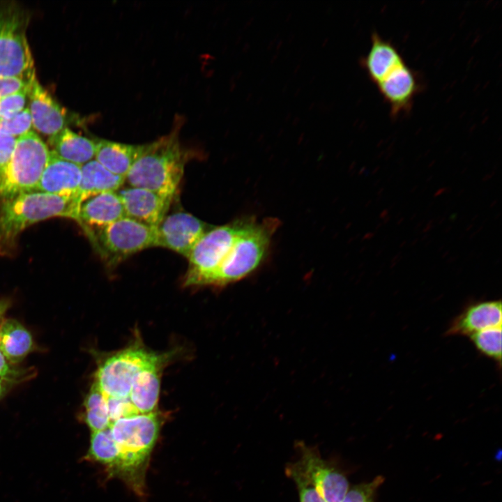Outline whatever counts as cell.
Instances as JSON below:
<instances>
[{
	"mask_svg": "<svg viewBox=\"0 0 502 502\" xmlns=\"http://www.w3.org/2000/svg\"><path fill=\"white\" fill-rule=\"evenodd\" d=\"M165 418L155 411L116 420L109 427L119 455L107 474L121 480L137 496L145 495L146 471Z\"/></svg>",
	"mask_w": 502,
	"mask_h": 502,
	"instance_id": "cell-1",
	"label": "cell"
},
{
	"mask_svg": "<svg viewBox=\"0 0 502 502\" xmlns=\"http://www.w3.org/2000/svg\"><path fill=\"white\" fill-rule=\"evenodd\" d=\"M179 119L171 132L144 144L125 177L128 186L147 189L173 199L184 173L187 151L179 139Z\"/></svg>",
	"mask_w": 502,
	"mask_h": 502,
	"instance_id": "cell-2",
	"label": "cell"
},
{
	"mask_svg": "<svg viewBox=\"0 0 502 502\" xmlns=\"http://www.w3.org/2000/svg\"><path fill=\"white\" fill-rule=\"evenodd\" d=\"M77 197H60L38 191L0 200V256L10 254L20 234L29 226L55 217L77 222Z\"/></svg>",
	"mask_w": 502,
	"mask_h": 502,
	"instance_id": "cell-3",
	"label": "cell"
},
{
	"mask_svg": "<svg viewBox=\"0 0 502 502\" xmlns=\"http://www.w3.org/2000/svg\"><path fill=\"white\" fill-rule=\"evenodd\" d=\"M280 225L276 218L253 219L238 237L220 266L200 286L224 287L247 277L261 264Z\"/></svg>",
	"mask_w": 502,
	"mask_h": 502,
	"instance_id": "cell-4",
	"label": "cell"
},
{
	"mask_svg": "<svg viewBox=\"0 0 502 502\" xmlns=\"http://www.w3.org/2000/svg\"><path fill=\"white\" fill-rule=\"evenodd\" d=\"M28 12L16 3H0V78L30 80L36 74L26 38Z\"/></svg>",
	"mask_w": 502,
	"mask_h": 502,
	"instance_id": "cell-5",
	"label": "cell"
},
{
	"mask_svg": "<svg viewBox=\"0 0 502 502\" xmlns=\"http://www.w3.org/2000/svg\"><path fill=\"white\" fill-rule=\"evenodd\" d=\"M50 152L32 130L17 137L12 156L0 176V200L36 191Z\"/></svg>",
	"mask_w": 502,
	"mask_h": 502,
	"instance_id": "cell-6",
	"label": "cell"
},
{
	"mask_svg": "<svg viewBox=\"0 0 502 502\" xmlns=\"http://www.w3.org/2000/svg\"><path fill=\"white\" fill-rule=\"evenodd\" d=\"M172 356L145 348L139 340L104 359L98 365L94 381L108 397H129L136 374L144 368Z\"/></svg>",
	"mask_w": 502,
	"mask_h": 502,
	"instance_id": "cell-7",
	"label": "cell"
},
{
	"mask_svg": "<svg viewBox=\"0 0 502 502\" xmlns=\"http://www.w3.org/2000/svg\"><path fill=\"white\" fill-rule=\"evenodd\" d=\"M156 228L123 217L86 235L106 264L114 266L139 251L156 247Z\"/></svg>",
	"mask_w": 502,
	"mask_h": 502,
	"instance_id": "cell-8",
	"label": "cell"
},
{
	"mask_svg": "<svg viewBox=\"0 0 502 502\" xmlns=\"http://www.w3.org/2000/svg\"><path fill=\"white\" fill-rule=\"evenodd\" d=\"M253 219L241 218L207 231L188 257L189 266L183 284L200 286L204 279L220 266L238 237Z\"/></svg>",
	"mask_w": 502,
	"mask_h": 502,
	"instance_id": "cell-9",
	"label": "cell"
},
{
	"mask_svg": "<svg viewBox=\"0 0 502 502\" xmlns=\"http://www.w3.org/2000/svg\"><path fill=\"white\" fill-rule=\"evenodd\" d=\"M210 229L208 225L185 212L166 215L156 228V247L174 251L188 258L197 241Z\"/></svg>",
	"mask_w": 502,
	"mask_h": 502,
	"instance_id": "cell-10",
	"label": "cell"
},
{
	"mask_svg": "<svg viewBox=\"0 0 502 502\" xmlns=\"http://www.w3.org/2000/svg\"><path fill=\"white\" fill-rule=\"evenodd\" d=\"M298 461L319 494L326 502H341L349 490L345 476L311 448L301 446Z\"/></svg>",
	"mask_w": 502,
	"mask_h": 502,
	"instance_id": "cell-11",
	"label": "cell"
},
{
	"mask_svg": "<svg viewBox=\"0 0 502 502\" xmlns=\"http://www.w3.org/2000/svg\"><path fill=\"white\" fill-rule=\"evenodd\" d=\"M120 197L126 217L144 225L158 227L164 218L172 199L155 192L136 187L121 188Z\"/></svg>",
	"mask_w": 502,
	"mask_h": 502,
	"instance_id": "cell-12",
	"label": "cell"
},
{
	"mask_svg": "<svg viewBox=\"0 0 502 502\" xmlns=\"http://www.w3.org/2000/svg\"><path fill=\"white\" fill-rule=\"evenodd\" d=\"M27 95L32 126L37 131L51 137L66 128L65 111L39 83L36 74L29 81Z\"/></svg>",
	"mask_w": 502,
	"mask_h": 502,
	"instance_id": "cell-13",
	"label": "cell"
},
{
	"mask_svg": "<svg viewBox=\"0 0 502 502\" xmlns=\"http://www.w3.org/2000/svg\"><path fill=\"white\" fill-rule=\"evenodd\" d=\"M393 116L409 112L421 89L418 74L406 63L395 68L376 85Z\"/></svg>",
	"mask_w": 502,
	"mask_h": 502,
	"instance_id": "cell-14",
	"label": "cell"
},
{
	"mask_svg": "<svg viewBox=\"0 0 502 502\" xmlns=\"http://www.w3.org/2000/svg\"><path fill=\"white\" fill-rule=\"evenodd\" d=\"M126 217L121 199L116 192L90 197L79 206L77 222L86 234L100 230Z\"/></svg>",
	"mask_w": 502,
	"mask_h": 502,
	"instance_id": "cell-15",
	"label": "cell"
},
{
	"mask_svg": "<svg viewBox=\"0 0 502 502\" xmlns=\"http://www.w3.org/2000/svg\"><path fill=\"white\" fill-rule=\"evenodd\" d=\"M81 177V165L66 161L50 151L36 191L60 197H77Z\"/></svg>",
	"mask_w": 502,
	"mask_h": 502,
	"instance_id": "cell-16",
	"label": "cell"
},
{
	"mask_svg": "<svg viewBox=\"0 0 502 502\" xmlns=\"http://www.w3.org/2000/svg\"><path fill=\"white\" fill-rule=\"evenodd\" d=\"M501 313L500 300L472 303L452 321L446 335L470 336L485 329L501 326Z\"/></svg>",
	"mask_w": 502,
	"mask_h": 502,
	"instance_id": "cell-17",
	"label": "cell"
},
{
	"mask_svg": "<svg viewBox=\"0 0 502 502\" xmlns=\"http://www.w3.org/2000/svg\"><path fill=\"white\" fill-rule=\"evenodd\" d=\"M171 357L144 368L135 376L129 393V399L139 413H148L156 411L160 396L162 370Z\"/></svg>",
	"mask_w": 502,
	"mask_h": 502,
	"instance_id": "cell-18",
	"label": "cell"
},
{
	"mask_svg": "<svg viewBox=\"0 0 502 502\" xmlns=\"http://www.w3.org/2000/svg\"><path fill=\"white\" fill-rule=\"evenodd\" d=\"M361 63L368 77L376 85L406 62L395 45L374 32L371 37L369 52Z\"/></svg>",
	"mask_w": 502,
	"mask_h": 502,
	"instance_id": "cell-19",
	"label": "cell"
},
{
	"mask_svg": "<svg viewBox=\"0 0 502 502\" xmlns=\"http://www.w3.org/2000/svg\"><path fill=\"white\" fill-rule=\"evenodd\" d=\"M94 159L110 172L126 177L143 151L144 144H130L104 139H95Z\"/></svg>",
	"mask_w": 502,
	"mask_h": 502,
	"instance_id": "cell-20",
	"label": "cell"
},
{
	"mask_svg": "<svg viewBox=\"0 0 502 502\" xmlns=\"http://www.w3.org/2000/svg\"><path fill=\"white\" fill-rule=\"evenodd\" d=\"M52 151L59 158L82 165L95 158L96 142L66 127L50 137Z\"/></svg>",
	"mask_w": 502,
	"mask_h": 502,
	"instance_id": "cell-21",
	"label": "cell"
},
{
	"mask_svg": "<svg viewBox=\"0 0 502 502\" xmlns=\"http://www.w3.org/2000/svg\"><path fill=\"white\" fill-rule=\"evenodd\" d=\"M82 177L77 197L82 203L87 198L106 192H116L125 183V177L116 175L95 159L81 166Z\"/></svg>",
	"mask_w": 502,
	"mask_h": 502,
	"instance_id": "cell-22",
	"label": "cell"
},
{
	"mask_svg": "<svg viewBox=\"0 0 502 502\" xmlns=\"http://www.w3.org/2000/svg\"><path fill=\"white\" fill-rule=\"evenodd\" d=\"M31 333L19 321L6 319L0 328V351L7 360L21 361L33 349Z\"/></svg>",
	"mask_w": 502,
	"mask_h": 502,
	"instance_id": "cell-23",
	"label": "cell"
},
{
	"mask_svg": "<svg viewBox=\"0 0 502 502\" xmlns=\"http://www.w3.org/2000/svg\"><path fill=\"white\" fill-rule=\"evenodd\" d=\"M84 421L91 432L109 428L110 420L106 395L95 381L84 399Z\"/></svg>",
	"mask_w": 502,
	"mask_h": 502,
	"instance_id": "cell-24",
	"label": "cell"
},
{
	"mask_svg": "<svg viewBox=\"0 0 502 502\" xmlns=\"http://www.w3.org/2000/svg\"><path fill=\"white\" fill-rule=\"evenodd\" d=\"M118 455V447L109 428L91 432L85 459L105 466L108 472L115 465Z\"/></svg>",
	"mask_w": 502,
	"mask_h": 502,
	"instance_id": "cell-25",
	"label": "cell"
},
{
	"mask_svg": "<svg viewBox=\"0 0 502 502\" xmlns=\"http://www.w3.org/2000/svg\"><path fill=\"white\" fill-rule=\"evenodd\" d=\"M469 337L479 352L501 365V326L485 329Z\"/></svg>",
	"mask_w": 502,
	"mask_h": 502,
	"instance_id": "cell-26",
	"label": "cell"
},
{
	"mask_svg": "<svg viewBox=\"0 0 502 502\" xmlns=\"http://www.w3.org/2000/svg\"><path fill=\"white\" fill-rule=\"evenodd\" d=\"M287 473L296 484L300 502H326L319 494L298 462L291 464L287 468Z\"/></svg>",
	"mask_w": 502,
	"mask_h": 502,
	"instance_id": "cell-27",
	"label": "cell"
},
{
	"mask_svg": "<svg viewBox=\"0 0 502 502\" xmlns=\"http://www.w3.org/2000/svg\"><path fill=\"white\" fill-rule=\"evenodd\" d=\"M31 117L28 107L9 119L0 121V132L16 138L31 131Z\"/></svg>",
	"mask_w": 502,
	"mask_h": 502,
	"instance_id": "cell-28",
	"label": "cell"
},
{
	"mask_svg": "<svg viewBox=\"0 0 502 502\" xmlns=\"http://www.w3.org/2000/svg\"><path fill=\"white\" fill-rule=\"evenodd\" d=\"M28 87L0 98V121L9 119L20 112L28 100Z\"/></svg>",
	"mask_w": 502,
	"mask_h": 502,
	"instance_id": "cell-29",
	"label": "cell"
},
{
	"mask_svg": "<svg viewBox=\"0 0 502 502\" xmlns=\"http://www.w3.org/2000/svg\"><path fill=\"white\" fill-rule=\"evenodd\" d=\"M383 481L382 476H377L369 482L353 486L341 502H373L374 494Z\"/></svg>",
	"mask_w": 502,
	"mask_h": 502,
	"instance_id": "cell-30",
	"label": "cell"
},
{
	"mask_svg": "<svg viewBox=\"0 0 502 502\" xmlns=\"http://www.w3.org/2000/svg\"><path fill=\"white\" fill-rule=\"evenodd\" d=\"M106 398L110 425L116 420L139 413L129 397L106 396Z\"/></svg>",
	"mask_w": 502,
	"mask_h": 502,
	"instance_id": "cell-31",
	"label": "cell"
},
{
	"mask_svg": "<svg viewBox=\"0 0 502 502\" xmlns=\"http://www.w3.org/2000/svg\"><path fill=\"white\" fill-rule=\"evenodd\" d=\"M17 139L0 132V176L12 156Z\"/></svg>",
	"mask_w": 502,
	"mask_h": 502,
	"instance_id": "cell-32",
	"label": "cell"
},
{
	"mask_svg": "<svg viewBox=\"0 0 502 502\" xmlns=\"http://www.w3.org/2000/svg\"><path fill=\"white\" fill-rule=\"evenodd\" d=\"M30 80L28 81L17 77L0 78V98L26 89Z\"/></svg>",
	"mask_w": 502,
	"mask_h": 502,
	"instance_id": "cell-33",
	"label": "cell"
},
{
	"mask_svg": "<svg viewBox=\"0 0 502 502\" xmlns=\"http://www.w3.org/2000/svg\"><path fill=\"white\" fill-rule=\"evenodd\" d=\"M25 374L23 370L13 367L0 351V379L16 382L22 379Z\"/></svg>",
	"mask_w": 502,
	"mask_h": 502,
	"instance_id": "cell-34",
	"label": "cell"
},
{
	"mask_svg": "<svg viewBox=\"0 0 502 502\" xmlns=\"http://www.w3.org/2000/svg\"><path fill=\"white\" fill-rule=\"evenodd\" d=\"M8 307V303L6 301H0V319L2 318L3 314L6 312Z\"/></svg>",
	"mask_w": 502,
	"mask_h": 502,
	"instance_id": "cell-35",
	"label": "cell"
},
{
	"mask_svg": "<svg viewBox=\"0 0 502 502\" xmlns=\"http://www.w3.org/2000/svg\"><path fill=\"white\" fill-rule=\"evenodd\" d=\"M5 390H6V386L3 383V380L0 379V398L4 393Z\"/></svg>",
	"mask_w": 502,
	"mask_h": 502,
	"instance_id": "cell-36",
	"label": "cell"
},
{
	"mask_svg": "<svg viewBox=\"0 0 502 502\" xmlns=\"http://www.w3.org/2000/svg\"><path fill=\"white\" fill-rule=\"evenodd\" d=\"M0 328H1V325H0Z\"/></svg>",
	"mask_w": 502,
	"mask_h": 502,
	"instance_id": "cell-37",
	"label": "cell"
}]
</instances>
